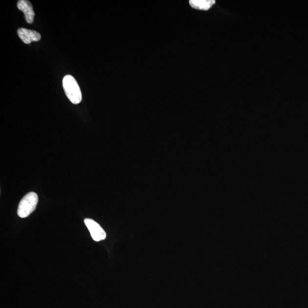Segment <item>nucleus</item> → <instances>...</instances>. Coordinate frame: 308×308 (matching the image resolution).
Instances as JSON below:
<instances>
[{"instance_id": "4", "label": "nucleus", "mask_w": 308, "mask_h": 308, "mask_svg": "<svg viewBox=\"0 0 308 308\" xmlns=\"http://www.w3.org/2000/svg\"><path fill=\"white\" fill-rule=\"evenodd\" d=\"M17 33L23 42L26 44H29L34 41L41 40V34L36 31L29 30L25 28H20L17 31Z\"/></svg>"}, {"instance_id": "1", "label": "nucleus", "mask_w": 308, "mask_h": 308, "mask_svg": "<svg viewBox=\"0 0 308 308\" xmlns=\"http://www.w3.org/2000/svg\"><path fill=\"white\" fill-rule=\"evenodd\" d=\"M63 84L65 94L72 104H80L82 101V93L75 79L72 75H67L64 78Z\"/></svg>"}, {"instance_id": "3", "label": "nucleus", "mask_w": 308, "mask_h": 308, "mask_svg": "<svg viewBox=\"0 0 308 308\" xmlns=\"http://www.w3.org/2000/svg\"><path fill=\"white\" fill-rule=\"evenodd\" d=\"M84 222L94 241L100 242L106 239V232L98 222L88 218L85 219Z\"/></svg>"}, {"instance_id": "6", "label": "nucleus", "mask_w": 308, "mask_h": 308, "mask_svg": "<svg viewBox=\"0 0 308 308\" xmlns=\"http://www.w3.org/2000/svg\"><path fill=\"white\" fill-rule=\"evenodd\" d=\"M189 3L192 8L201 10H208L215 3L214 0H191Z\"/></svg>"}, {"instance_id": "5", "label": "nucleus", "mask_w": 308, "mask_h": 308, "mask_svg": "<svg viewBox=\"0 0 308 308\" xmlns=\"http://www.w3.org/2000/svg\"><path fill=\"white\" fill-rule=\"evenodd\" d=\"M17 8L24 13L26 22L29 23H32L35 13L31 3L26 0H20L17 2Z\"/></svg>"}, {"instance_id": "2", "label": "nucleus", "mask_w": 308, "mask_h": 308, "mask_svg": "<svg viewBox=\"0 0 308 308\" xmlns=\"http://www.w3.org/2000/svg\"><path fill=\"white\" fill-rule=\"evenodd\" d=\"M39 201V197L36 193L31 192L27 194L20 201L17 214L21 218H25L36 210Z\"/></svg>"}]
</instances>
